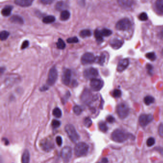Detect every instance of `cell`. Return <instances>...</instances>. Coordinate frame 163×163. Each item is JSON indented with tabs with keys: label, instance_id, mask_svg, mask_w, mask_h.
Returning a JSON list of instances; mask_svg holds the SVG:
<instances>
[{
	"label": "cell",
	"instance_id": "obj_1",
	"mask_svg": "<svg viewBox=\"0 0 163 163\" xmlns=\"http://www.w3.org/2000/svg\"><path fill=\"white\" fill-rule=\"evenodd\" d=\"M88 151V145L83 142L79 143L77 144L74 148L75 155L78 157H83L86 155Z\"/></svg>",
	"mask_w": 163,
	"mask_h": 163
},
{
	"label": "cell",
	"instance_id": "obj_2",
	"mask_svg": "<svg viewBox=\"0 0 163 163\" xmlns=\"http://www.w3.org/2000/svg\"><path fill=\"white\" fill-rule=\"evenodd\" d=\"M128 138V134H125L120 129L114 130L111 134L112 140L117 143H123Z\"/></svg>",
	"mask_w": 163,
	"mask_h": 163
},
{
	"label": "cell",
	"instance_id": "obj_3",
	"mask_svg": "<svg viewBox=\"0 0 163 163\" xmlns=\"http://www.w3.org/2000/svg\"><path fill=\"white\" fill-rule=\"evenodd\" d=\"M65 129L68 137L70 138L72 142L75 143L79 140V137L73 126L71 124H68L65 126Z\"/></svg>",
	"mask_w": 163,
	"mask_h": 163
},
{
	"label": "cell",
	"instance_id": "obj_4",
	"mask_svg": "<svg viewBox=\"0 0 163 163\" xmlns=\"http://www.w3.org/2000/svg\"><path fill=\"white\" fill-rule=\"evenodd\" d=\"M58 78V72L55 66L50 69L48 73V79L47 80V85L52 86L56 82Z\"/></svg>",
	"mask_w": 163,
	"mask_h": 163
},
{
	"label": "cell",
	"instance_id": "obj_5",
	"mask_svg": "<svg viewBox=\"0 0 163 163\" xmlns=\"http://www.w3.org/2000/svg\"><path fill=\"white\" fill-rule=\"evenodd\" d=\"M131 22L130 20L125 18L123 19L119 20L116 24V29L121 31H126L128 30L131 28Z\"/></svg>",
	"mask_w": 163,
	"mask_h": 163
},
{
	"label": "cell",
	"instance_id": "obj_6",
	"mask_svg": "<svg viewBox=\"0 0 163 163\" xmlns=\"http://www.w3.org/2000/svg\"><path fill=\"white\" fill-rule=\"evenodd\" d=\"M117 114L121 119H124L128 115L129 109L124 103H120L117 106L116 108Z\"/></svg>",
	"mask_w": 163,
	"mask_h": 163
},
{
	"label": "cell",
	"instance_id": "obj_7",
	"mask_svg": "<svg viewBox=\"0 0 163 163\" xmlns=\"http://www.w3.org/2000/svg\"><path fill=\"white\" fill-rule=\"evenodd\" d=\"M40 144L41 148L46 152H49L54 148V143L53 141L47 138L42 140Z\"/></svg>",
	"mask_w": 163,
	"mask_h": 163
},
{
	"label": "cell",
	"instance_id": "obj_8",
	"mask_svg": "<svg viewBox=\"0 0 163 163\" xmlns=\"http://www.w3.org/2000/svg\"><path fill=\"white\" fill-rule=\"evenodd\" d=\"M99 75V72L96 68H87L83 72V76L87 79H96Z\"/></svg>",
	"mask_w": 163,
	"mask_h": 163
},
{
	"label": "cell",
	"instance_id": "obj_9",
	"mask_svg": "<svg viewBox=\"0 0 163 163\" xmlns=\"http://www.w3.org/2000/svg\"><path fill=\"white\" fill-rule=\"evenodd\" d=\"M96 58L93 54L91 53H86L83 54L81 58V62L83 65L91 64L95 62Z\"/></svg>",
	"mask_w": 163,
	"mask_h": 163
},
{
	"label": "cell",
	"instance_id": "obj_10",
	"mask_svg": "<svg viewBox=\"0 0 163 163\" xmlns=\"http://www.w3.org/2000/svg\"><path fill=\"white\" fill-rule=\"evenodd\" d=\"M104 83L102 80L100 79H91L90 82V87L91 90L94 91H100L103 87Z\"/></svg>",
	"mask_w": 163,
	"mask_h": 163
},
{
	"label": "cell",
	"instance_id": "obj_11",
	"mask_svg": "<svg viewBox=\"0 0 163 163\" xmlns=\"http://www.w3.org/2000/svg\"><path fill=\"white\" fill-rule=\"evenodd\" d=\"M153 120V116L151 114H143L139 117V122L142 127H145L150 123Z\"/></svg>",
	"mask_w": 163,
	"mask_h": 163
},
{
	"label": "cell",
	"instance_id": "obj_12",
	"mask_svg": "<svg viewBox=\"0 0 163 163\" xmlns=\"http://www.w3.org/2000/svg\"><path fill=\"white\" fill-rule=\"evenodd\" d=\"M72 149L69 146H65L62 149L61 155L65 162H68L72 157Z\"/></svg>",
	"mask_w": 163,
	"mask_h": 163
},
{
	"label": "cell",
	"instance_id": "obj_13",
	"mask_svg": "<svg viewBox=\"0 0 163 163\" xmlns=\"http://www.w3.org/2000/svg\"><path fill=\"white\" fill-rule=\"evenodd\" d=\"M71 76H72V72L71 70L68 68H65L63 70L62 81L64 84L66 86L70 85L71 82Z\"/></svg>",
	"mask_w": 163,
	"mask_h": 163
},
{
	"label": "cell",
	"instance_id": "obj_14",
	"mask_svg": "<svg viewBox=\"0 0 163 163\" xmlns=\"http://www.w3.org/2000/svg\"><path fill=\"white\" fill-rule=\"evenodd\" d=\"M123 41L119 38H112L110 40L109 43L110 46L114 49H118L121 48L123 44Z\"/></svg>",
	"mask_w": 163,
	"mask_h": 163
},
{
	"label": "cell",
	"instance_id": "obj_15",
	"mask_svg": "<svg viewBox=\"0 0 163 163\" xmlns=\"http://www.w3.org/2000/svg\"><path fill=\"white\" fill-rule=\"evenodd\" d=\"M129 65V60L128 59H123L119 61L118 64L117 70L119 72H122L124 71L128 67Z\"/></svg>",
	"mask_w": 163,
	"mask_h": 163
},
{
	"label": "cell",
	"instance_id": "obj_16",
	"mask_svg": "<svg viewBox=\"0 0 163 163\" xmlns=\"http://www.w3.org/2000/svg\"><path fill=\"white\" fill-rule=\"evenodd\" d=\"M81 99L85 103H88L90 102L92 99V95L90 90L87 88L85 89L82 93Z\"/></svg>",
	"mask_w": 163,
	"mask_h": 163
},
{
	"label": "cell",
	"instance_id": "obj_17",
	"mask_svg": "<svg viewBox=\"0 0 163 163\" xmlns=\"http://www.w3.org/2000/svg\"><path fill=\"white\" fill-rule=\"evenodd\" d=\"M33 1L32 0H16L15 1V3L17 6L26 7L31 6Z\"/></svg>",
	"mask_w": 163,
	"mask_h": 163
},
{
	"label": "cell",
	"instance_id": "obj_18",
	"mask_svg": "<svg viewBox=\"0 0 163 163\" xmlns=\"http://www.w3.org/2000/svg\"><path fill=\"white\" fill-rule=\"evenodd\" d=\"M121 6L124 8H129L134 4V1L130 0H119L118 1Z\"/></svg>",
	"mask_w": 163,
	"mask_h": 163
},
{
	"label": "cell",
	"instance_id": "obj_19",
	"mask_svg": "<svg viewBox=\"0 0 163 163\" xmlns=\"http://www.w3.org/2000/svg\"><path fill=\"white\" fill-rule=\"evenodd\" d=\"M10 20L11 22L15 23V24H22L24 23V21L23 18L18 15H14L13 16H12L10 18Z\"/></svg>",
	"mask_w": 163,
	"mask_h": 163
},
{
	"label": "cell",
	"instance_id": "obj_20",
	"mask_svg": "<svg viewBox=\"0 0 163 163\" xmlns=\"http://www.w3.org/2000/svg\"><path fill=\"white\" fill-rule=\"evenodd\" d=\"M13 10V6H6L1 10V13L3 16H9L11 14Z\"/></svg>",
	"mask_w": 163,
	"mask_h": 163
},
{
	"label": "cell",
	"instance_id": "obj_21",
	"mask_svg": "<svg viewBox=\"0 0 163 163\" xmlns=\"http://www.w3.org/2000/svg\"><path fill=\"white\" fill-rule=\"evenodd\" d=\"M70 13L68 10H64L60 13V19L62 21H65L70 19Z\"/></svg>",
	"mask_w": 163,
	"mask_h": 163
},
{
	"label": "cell",
	"instance_id": "obj_22",
	"mask_svg": "<svg viewBox=\"0 0 163 163\" xmlns=\"http://www.w3.org/2000/svg\"><path fill=\"white\" fill-rule=\"evenodd\" d=\"M94 36H95L96 41L98 43H102L103 41V36L102 35L100 30L99 29L95 30L94 32Z\"/></svg>",
	"mask_w": 163,
	"mask_h": 163
},
{
	"label": "cell",
	"instance_id": "obj_23",
	"mask_svg": "<svg viewBox=\"0 0 163 163\" xmlns=\"http://www.w3.org/2000/svg\"><path fill=\"white\" fill-rule=\"evenodd\" d=\"M30 154L28 150H25L22 157V163H29Z\"/></svg>",
	"mask_w": 163,
	"mask_h": 163
},
{
	"label": "cell",
	"instance_id": "obj_24",
	"mask_svg": "<svg viewBox=\"0 0 163 163\" xmlns=\"http://www.w3.org/2000/svg\"><path fill=\"white\" fill-rule=\"evenodd\" d=\"M56 20V18L55 16L53 15H48L46 16L43 18V22L46 24H49L51 23H54Z\"/></svg>",
	"mask_w": 163,
	"mask_h": 163
},
{
	"label": "cell",
	"instance_id": "obj_25",
	"mask_svg": "<svg viewBox=\"0 0 163 163\" xmlns=\"http://www.w3.org/2000/svg\"><path fill=\"white\" fill-rule=\"evenodd\" d=\"M92 35L91 31L89 29L82 30L79 33V36L82 38H86L90 37Z\"/></svg>",
	"mask_w": 163,
	"mask_h": 163
},
{
	"label": "cell",
	"instance_id": "obj_26",
	"mask_svg": "<svg viewBox=\"0 0 163 163\" xmlns=\"http://www.w3.org/2000/svg\"><path fill=\"white\" fill-rule=\"evenodd\" d=\"M66 7V4L64 1H59L56 3L55 6V9L59 11H64L63 10Z\"/></svg>",
	"mask_w": 163,
	"mask_h": 163
},
{
	"label": "cell",
	"instance_id": "obj_27",
	"mask_svg": "<svg viewBox=\"0 0 163 163\" xmlns=\"http://www.w3.org/2000/svg\"><path fill=\"white\" fill-rule=\"evenodd\" d=\"M105 61V56L104 54H102L100 56H97L96 58L95 62H97L100 65H103Z\"/></svg>",
	"mask_w": 163,
	"mask_h": 163
},
{
	"label": "cell",
	"instance_id": "obj_28",
	"mask_svg": "<svg viewBox=\"0 0 163 163\" xmlns=\"http://www.w3.org/2000/svg\"><path fill=\"white\" fill-rule=\"evenodd\" d=\"M155 6L159 12L163 13V0H158L155 3Z\"/></svg>",
	"mask_w": 163,
	"mask_h": 163
},
{
	"label": "cell",
	"instance_id": "obj_29",
	"mask_svg": "<svg viewBox=\"0 0 163 163\" xmlns=\"http://www.w3.org/2000/svg\"><path fill=\"white\" fill-rule=\"evenodd\" d=\"M155 102V99L151 96H147L144 98V102L146 105H149Z\"/></svg>",
	"mask_w": 163,
	"mask_h": 163
},
{
	"label": "cell",
	"instance_id": "obj_30",
	"mask_svg": "<svg viewBox=\"0 0 163 163\" xmlns=\"http://www.w3.org/2000/svg\"><path fill=\"white\" fill-rule=\"evenodd\" d=\"M56 47L59 49H64L65 47V44L61 38H59L56 43Z\"/></svg>",
	"mask_w": 163,
	"mask_h": 163
},
{
	"label": "cell",
	"instance_id": "obj_31",
	"mask_svg": "<svg viewBox=\"0 0 163 163\" xmlns=\"http://www.w3.org/2000/svg\"><path fill=\"white\" fill-rule=\"evenodd\" d=\"M99 129L102 132H105L108 130V126L104 122H100L99 123Z\"/></svg>",
	"mask_w": 163,
	"mask_h": 163
},
{
	"label": "cell",
	"instance_id": "obj_32",
	"mask_svg": "<svg viewBox=\"0 0 163 163\" xmlns=\"http://www.w3.org/2000/svg\"><path fill=\"white\" fill-rule=\"evenodd\" d=\"M53 115L56 118H60L62 116V111L58 107L55 108L53 111Z\"/></svg>",
	"mask_w": 163,
	"mask_h": 163
},
{
	"label": "cell",
	"instance_id": "obj_33",
	"mask_svg": "<svg viewBox=\"0 0 163 163\" xmlns=\"http://www.w3.org/2000/svg\"><path fill=\"white\" fill-rule=\"evenodd\" d=\"M10 33L8 31H2L0 33V39L1 41L6 40L9 36Z\"/></svg>",
	"mask_w": 163,
	"mask_h": 163
},
{
	"label": "cell",
	"instance_id": "obj_34",
	"mask_svg": "<svg viewBox=\"0 0 163 163\" xmlns=\"http://www.w3.org/2000/svg\"><path fill=\"white\" fill-rule=\"evenodd\" d=\"M103 36H109L112 34V32L111 30L108 29L107 28H103L100 30Z\"/></svg>",
	"mask_w": 163,
	"mask_h": 163
},
{
	"label": "cell",
	"instance_id": "obj_35",
	"mask_svg": "<svg viewBox=\"0 0 163 163\" xmlns=\"http://www.w3.org/2000/svg\"><path fill=\"white\" fill-rule=\"evenodd\" d=\"M146 57L151 61H154L156 59L157 56L155 54L154 52H149L146 53Z\"/></svg>",
	"mask_w": 163,
	"mask_h": 163
},
{
	"label": "cell",
	"instance_id": "obj_36",
	"mask_svg": "<svg viewBox=\"0 0 163 163\" xmlns=\"http://www.w3.org/2000/svg\"><path fill=\"white\" fill-rule=\"evenodd\" d=\"M92 121L90 118H85L84 120V125L87 128H89L91 127L92 125Z\"/></svg>",
	"mask_w": 163,
	"mask_h": 163
},
{
	"label": "cell",
	"instance_id": "obj_37",
	"mask_svg": "<svg viewBox=\"0 0 163 163\" xmlns=\"http://www.w3.org/2000/svg\"><path fill=\"white\" fill-rule=\"evenodd\" d=\"M112 95L114 98H119L122 96V91L119 89H115L112 91Z\"/></svg>",
	"mask_w": 163,
	"mask_h": 163
},
{
	"label": "cell",
	"instance_id": "obj_38",
	"mask_svg": "<svg viewBox=\"0 0 163 163\" xmlns=\"http://www.w3.org/2000/svg\"><path fill=\"white\" fill-rule=\"evenodd\" d=\"M73 111L75 113V114L77 115H80L82 114V108L78 105H76L73 107Z\"/></svg>",
	"mask_w": 163,
	"mask_h": 163
},
{
	"label": "cell",
	"instance_id": "obj_39",
	"mask_svg": "<svg viewBox=\"0 0 163 163\" xmlns=\"http://www.w3.org/2000/svg\"><path fill=\"white\" fill-rule=\"evenodd\" d=\"M79 40L77 37L74 36V37H72V38H68V39H67V42L68 43L70 44H75V43H77L79 42Z\"/></svg>",
	"mask_w": 163,
	"mask_h": 163
},
{
	"label": "cell",
	"instance_id": "obj_40",
	"mask_svg": "<svg viewBox=\"0 0 163 163\" xmlns=\"http://www.w3.org/2000/svg\"><path fill=\"white\" fill-rule=\"evenodd\" d=\"M155 139H154V138H149L148 139H147V141H146V144L149 147H151V146H154L155 143Z\"/></svg>",
	"mask_w": 163,
	"mask_h": 163
},
{
	"label": "cell",
	"instance_id": "obj_41",
	"mask_svg": "<svg viewBox=\"0 0 163 163\" xmlns=\"http://www.w3.org/2000/svg\"><path fill=\"white\" fill-rule=\"evenodd\" d=\"M148 15H147V13H140L139 15V20L142 21H145L146 20H148Z\"/></svg>",
	"mask_w": 163,
	"mask_h": 163
},
{
	"label": "cell",
	"instance_id": "obj_42",
	"mask_svg": "<svg viewBox=\"0 0 163 163\" xmlns=\"http://www.w3.org/2000/svg\"><path fill=\"white\" fill-rule=\"evenodd\" d=\"M51 124H52V126L53 128H58L61 125V123L59 121L53 120Z\"/></svg>",
	"mask_w": 163,
	"mask_h": 163
},
{
	"label": "cell",
	"instance_id": "obj_43",
	"mask_svg": "<svg viewBox=\"0 0 163 163\" xmlns=\"http://www.w3.org/2000/svg\"><path fill=\"white\" fill-rule=\"evenodd\" d=\"M29 46V42L28 41V40H25L22 43L21 48L22 50L24 49L27 47H28Z\"/></svg>",
	"mask_w": 163,
	"mask_h": 163
},
{
	"label": "cell",
	"instance_id": "obj_44",
	"mask_svg": "<svg viewBox=\"0 0 163 163\" xmlns=\"http://www.w3.org/2000/svg\"><path fill=\"white\" fill-rule=\"evenodd\" d=\"M106 120L109 123H112L115 122V118L111 115H109L106 118Z\"/></svg>",
	"mask_w": 163,
	"mask_h": 163
},
{
	"label": "cell",
	"instance_id": "obj_45",
	"mask_svg": "<svg viewBox=\"0 0 163 163\" xmlns=\"http://www.w3.org/2000/svg\"><path fill=\"white\" fill-rule=\"evenodd\" d=\"M158 134L161 137H163V123L161 124L158 127Z\"/></svg>",
	"mask_w": 163,
	"mask_h": 163
},
{
	"label": "cell",
	"instance_id": "obj_46",
	"mask_svg": "<svg viewBox=\"0 0 163 163\" xmlns=\"http://www.w3.org/2000/svg\"><path fill=\"white\" fill-rule=\"evenodd\" d=\"M56 143L58 144V146H61L62 144V139L59 136L56 137Z\"/></svg>",
	"mask_w": 163,
	"mask_h": 163
},
{
	"label": "cell",
	"instance_id": "obj_47",
	"mask_svg": "<svg viewBox=\"0 0 163 163\" xmlns=\"http://www.w3.org/2000/svg\"><path fill=\"white\" fill-rule=\"evenodd\" d=\"M40 1L43 4L47 5V4H50L52 3L53 2V1L52 0H41Z\"/></svg>",
	"mask_w": 163,
	"mask_h": 163
},
{
	"label": "cell",
	"instance_id": "obj_48",
	"mask_svg": "<svg viewBox=\"0 0 163 163\" xmlns=\"http://www.w3.org/2000/svg\"><path fill=\"white\" fill-rule=\"evenodd\" d=\"M146 67H147V69L148 70L149 73H152V70H153V67L152 65L148 64H147V65H146Z\"/></svg>",
	"mask_w": 163,
	"mask_h": 163
},
{
	"label": "cell",
	"instance_id": "obj_49",
	"mask_svg": "<svg viewBox=\"0 0 163 163\" xmlns=\"http://www.w3.org/2000/svg\"><path fill=\"white\" fill-rule=\"evenodd\" d=\"M49 89V86L48 85H44L43 86L40 88V91H47V90Z\"/></svg>",
	"mask_w": 163,
	"mask_h": 163
},
{
	"label": "cell",
	"instance_id": "obj_50",
	"mask_svg": "<svg viewBox=\"0 0 163 163\" xmlns=\"http://www.w3.org/2000/svg\"><path fill=\"white\" fill-rule=\"evenodd\" d=\"M156 150L160 153V154H162L163 155V148H160V147H157Z\"/></svg>",
	"mask_w": 163,
	"mask_h": 163
},
{
	"label": "cell",
	"instance_id": "obj_51",
	"mask_svg": "<svg viewBox=\"0 0 163 163\" xmlns=\"http://www.w3.org/2000/svg\"><path fill=\"white\" fill-rule=\"evenodd\" d=\"M108 162V159H107V158H103V159L102 160V162L103 163H107Z\"/></svg>",
	"mask_w": 163,
	"mask_h": 163
},
{
	"label": "cell",
	"instance_id": "obj_52",
	"mask_svg": "<svg viewBox=\"0 0 163 163\" xmlns=\"http://www.w3.org/2000/svg\"><path fill=\"white\" fill-rule=\"evenodd\" d=\"M3 141H4V143L6 144H9V142H8V140L7 139H4L3 140Z\"/></svg>",
	"mask_w": 163,
	"mask_h": 163
},
{
	"label": "cell",
	"instance_id": "obj_53",
	"mask_svg": "<svg viewBox=\"0 0 163 163\" xmlns=\"http://www.w3.org/2000/svg\"><path fill=\"white\" fill-rule=\"evenodd\" d=\"M160 35L161 36L163 37V28H162V30H161Z\"/></svg>",
	"mask_w": 163,
	"mask_h": 163
},
{
	"label": "cell",
	"instance_id": "obj_54",
	"mask_svg": "<svg viewBox=\"0 0 163 163\" xmlns=\"http://www.w3.org/2000/svg\"><path fill=\"white\" fill-rule=\"evenodd\" d=\"M162 55H163V49H162Z\"/></svg>",
	"mask_w": 163,
	"mask_h": 163
}]
</instances>
